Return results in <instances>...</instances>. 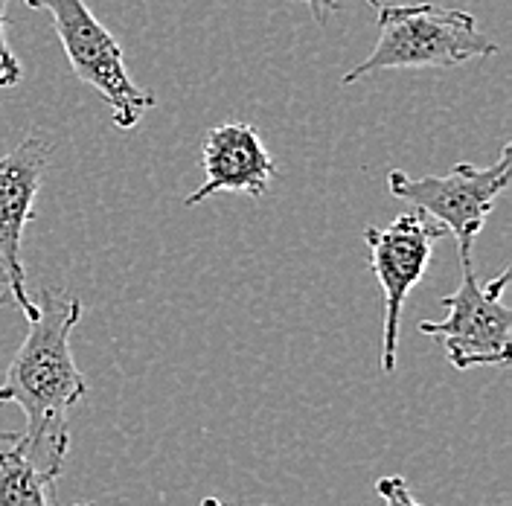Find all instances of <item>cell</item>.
<instances>
[{
    "label": "cell",
    "instance_id": "cell-1",
    "mask_svg": "<svg viewBox=\"0 0 512 506\" xmlns=\"http://www.w3.org/2000/svg\"><path fill=\"white\" fill-rule=\"evenodd\" d=\"M79 320L82 303L76 297L44 288L35 300L30 332L0 381V405H18L27 419L18 431V448L53 480L62 475L70 448L67 411L88 396V381L70 352V332Z\"/></svg>",
    "mask_w": 512,
    "mask_h": 506
},
{
    "label": "cell",
    "instance_id": "cell-2",
    "mask_svg": "<svg viewBox=\"0 0 512 506\" xmlns=\"http://www.w3.org/2000/svg\"><path fill=\"white\" fill-rule=\"evenodd\" d=\"M495 53L498 44L483 35L475 15L463 9H443L434 3L379 6V41L341 82L355 85L382 70H443Z\"/></svg>",
    "mask_w": 512,
    "mask_h": 506
},
{
    "label": "cell",
    "instance_id": "cell-3",
    "mask_svg": "<svg viewBox=\"0 0 512 506\" xmlns=\"http://www.w3.org/2000/svg\"><path fill=\"white\" fill-rule=\"evenodd\" d=\"M47 12L76 79L94 88L111 108L114 126L134 128L155 105V96L131 82L117 38L99 24L85 0H24Z\"/></svg>",
    "mask_w": 512,
    "mask_h": 506
},
{
    "label": "cell",
    "instance_id": "cell-4",
    "mask_svg": "<svg viewBox=\"0 0 512 506\" xmlns=\"http://www.w3.org/2000/svg\"><path fill=\"white\" fill-rule=\"evenodd\" d=\"M512 146L501 149L492 166L457 163L446 175H425L408 178L402 169L387 175L390 195L408 201L419 210L422 219L440 224L446 233L457 239L460 259H472V245L489 219L498 195L510 187L512 178Z\"/></svg>",
    "mask_w": 512,
    "mask_h": 506
},
{
    "label": "cell",
    "instance_id": "cell-5",
    "mask_svg": "<svg viewBox=\"0 0 512 506\" xmlns=\"http://www.w3.org/2000/svg\"><path fill=\"white\" fill-rule=\"evenodd\" d=\"M510 271H501L495 280L480 283L472 271V259H460V285L454 294L443 297L448 312L443 320H422L419 332L440 341L448 361L457 370H472L483 364L510 361L512 312L504 306V291Z\"/></svg>",
    "mask_w": 512,
    "mask_h": 506
},
{
    "label": "cell",
    "instance_id": "cell-6",
    "mask_svg": "<svg viewBox=\"0 0 512 506\" xmlns=\"http://www.w3.org/2000/svg\"><path fill=\"white\" fill-rule=\"evenodd\" d=\"M446 236L440 224L422 219L419 213H405L387 227H367L364 242L370 248V268L379 277L384 297V332H382V370H396L399 352V323L402 306L428 265L434 245Z\"/></svg>",
    "mask_w": 512,
    "mask_h": 506
},
{
    "label": "cell",
    "instance_id": "cell-7",
    "mask_svg": "<svg viewBox=\"0 0 512 506\" xmlns=\"http://www.w3.org/2000/svg\"><path fill=\"white\" fill-rule=\"evenodd\" d=\"M50 152V140L32 134L12 152L0 155V306L9 300L18 303L27 320L35 315V300L27 294L21 242L47 175Z\"/></svg>",
    "mask_w": 512,
    "mask_h": 506
},
{
    "label": "cell",
    "instance_id": "cell-8",
    "mask_svg": "<svg viewBox=\"0 0 512 506\" xmlns=\"http://www.w3.org/2000/svg\"><path fill=\"white\" fill-rule=\"evenodd\" d=\"M201 163L204 184L187 195V207H195L224 190L259 198L268 192L277 172L259 131L248 123H219L210 128L201 140Z\"/></svg>",
    "mask_w": 512,
    "mask_h": 506
},
{
    "label": "cell",
    "instance_id": "cell-9",
    "mask_svg": "<svg viewBox=\"0 0 512 506\" xmlns=\"http://www.w3.org/2000/svg\"><path fill=\"white\" fill-rule=\"evenodd\" d=\"M56 480L38 472L15 443H0V506H53Z\"/></svg>",
    "mask_w": 512,
    "mask_h": 506
},
{
    "label": "cell",
    "instance_id": "cell-10",
    "mask_svg": "<svg viewBox=\"0 0 512 506\" xmlns=\"http://www.w3.org/2000/svg\"><path fill=\"white\" fill-rule=\"evenodd\" d=\"M6 3L9 0H0V88H15L21 82V62L6 41Z\"/></svg>",
    "mask_w": 512,
    "mask_h": 506
},
{
    "label": "cell",
    "instance_id": "cell-11",
    "mask_svg": "<svg viewBox=\"0 0 512 506\" xmlns=\"http://www.w3.org/2000/svg\"><path fill=\"white\" fill-rule=\"evenodd\" d=\"M376 492L384 501V506H425L419 504V498L414 495L411 483L402 475H387L376 480Z\"/></svg>",
    "mask_w": 512,
    "mask_h": 506
},
{
    "label": "cell",
    "instance_id": "cell-12",
    "mask_svg": "<svg viewBox=\"0 0 512 506\" xmlns=\"http://www.w3.org/2000/svg\"><path fill=\"white\" fill-rule=\"evenodd\" d=\"M303 3H309V6H312V12H315V18H318L320 24H323L332 12H338V9L344 6V0H303ZM367 3H373L376 9L382 6L379 0H367Z\"/></svg>",
    "mask_w": 512,
    "mask_h": 506
},
{
    "label": "cell",
    "instance_id": "cell-13",
    "mask_svg": "<svg viewBox=\"0 0 512 506\" xmlns=\"http://www.w3.org/2000/svg\"><path fill=\"white\" fill-rule=\"evenodd\" d=\"M18 440V431H0V443H15Z\"/></svg>",
    "mask_w": 512,
    "mask_h": 506
},
{
    "label": "cell",
    "instance_id": "cell-14",
    "mask_svg": "<svg viewBox=\"0 0 512 506\" xmlns=\"http://www.w3.org/2000/svg\"><path fill=\"white\" fill-rule=\"evenodd\" d=\"M198 506H227V504H224L222 498H213V495H210V498H204Z\"/></svg>",
    "mask_w": 512,
    "mask_h": 506
},
{
    "label": "cell",
    "instance_id": "cell-15",
    "mask_svg": "<svg viewBox=\"0 0 512 506\" xmlns=\"http://www.w3.org/2000/svg\"><path fill=\"white\" fill-rule=\"evenodd\" d=\"M76 506H88V504H76Z\"/></svg>",
    "mask_w": 512,
    "mask_h": 506
}]
</instances>
